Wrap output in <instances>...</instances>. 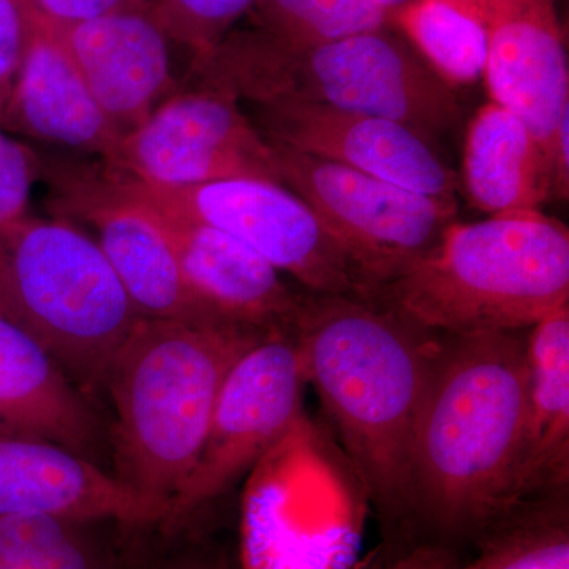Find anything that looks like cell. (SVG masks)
Wrapping results in <instances>:
<instances>
[{"label":"cell","mask_w":569,"mask_h":569,"mask_svg":"<svg viewBox=\"0 0 569 569\" xmlns=\"http://www.w3.org/2000/svg\"><path fill=\"white\" fill-rule=\"evenodd\" d=\"M307 385L383 515L415 511L413 445L440 335L383 299L307 293L293 325Z\"/></svg>","instance_id":"6da1fadb"},{"label":"cell","mask_w":569,"mask_h":569,"mask_svg":"<svg viewBox=\"0 0 569 569\" xmlns=\"http://www.w3.org/2000/svg\"><path fill=\"white\" fill-rule=\"evenodd\" d=\"M527 395L526 331L440 335L415 432V511L459 537L516 511Z\"/></svg>","instance_id":"7a4b0ae2"},{"label":"cell","mask_w":569,"mask_h":569,"mask_svg":"<svg viewBox=\"0 0 569 569\" xmlns=\"http://www.w3.org/2000/svg\"><path fill=\"white\" fill-rule=\"evenodd\" d=\"M271 331L141 318L112 359L103 388L116 413L114 473L171 518L228 373Z\"/></svg>","instance_id":"3957f363"},{"label":"cell","mask_w":569,"mask_h":569,"mask_svg":"<svg viewBox=\"0 0 569 569\" xmlns=\"http://www.w3.org/2000/svg\"><path fill=\"white\" fill-rule=\"evenodd\" d=\"M198 81L253 107L321 104L407 123L427 140L460 116L458 91L395 28L295 47L258 28L233 29L192 62Z\"/></svg>","instance_id":"277c9868"},{"label":"cell","mask_w":569,"mask_h":569,"mask_svg":"<svg viewBox=\"0 0 569 569\" xmlns=\"http://www.w3.org/2000/svg\"><path fill=\"white\" fill-rule=\"evenodd\" d=\"M380 299L438 335L526 331L569 306L568 228L541 211L452 222Z\"/></svg>","instance_id":"5b68a950"},{"label":"cell","mask_w":569,"mask_h":569,"mask_svg":"<svg viewBox=\"0 0 569 569\" xmlns=\"http://www.w3.org/2000/svg\"><path fill=\"white\" fill-rule=\"evenodd\" d=\"M0 316L88 389L103 387L141 320L96 239L63 217L31 213L0 230Z\"/></svg>","instance_id":"8992f818"},{"label":"cell","mask_w":569,"mask_h":569,"mask_svg":"<svg viewBox=\"0 0 569 569\" xmlns=\"http://www.w3.org/2000/svg\"><path fill=\"white\" fill-rule=\"evenodd\" d=\"M108 170L142 203L233 236L277 271L298 280L309 293L378 299L376 287L346 247L312 208L282 183L236 178L198 186L156 187Z\"/></svg>","instance_id":"52a82bcc"},{"label":"cell","mask_w":569,"mask_h":569,"mask_svg":"<svg viewBox=\"0 0 569 569\" xmlns=\"http://www.w3.org/2000/svg\"><path fill=\"white\" fill-rule=\"evenodd\" d=\"M279 181L320 217L381 291L440 241L455 200H438L269 141Z\"/></svg>","instance_id":"ba28073f"},{"label":"cell","mask_w":569,"mask_h":569,"mask_svg":"<svg viewBox=\"0 0 569 569\" xmlns=\"http://www.w3.org/2000/svg\"><path fill=\"white\" fill-rule=\"evenodd\" d=\"M41 162L52 212L93 228L97 244L141 318L228 325L193 293L159 213L127 192L107 164L50 153H41Z\"/></svg>","instance_id":"9c48e42d"},{"label":"cell","mask_w":569,"mask_h":569,"mask_svg":"<svg viewBox=\"0 0 569 569\" xmlns=\"http://www.w3.org/2000/svg\"><path fill=\"white\" fill-rule=\"evenodd\" d=\"M134 182L187 187L222 179L279 182L272 148L230 93L198 81L176 91L119 140L104 163Z\"/></svg>","instance_id":"30bf717a"},{"label":"cell","mask_w":569,"mask_h":569,"mask_svg":"<svg viewBox=\"0 0 569 569\" xmlns=\"http://www.w3.org/2000/svg\"><path fill=\"white\" fill-rule=\"evenodd\" d=\"M307 381L291 329H276L224 380L192 473L173 501V520L222 496L301 415Z\"/></svg>","instance_id":"8fae6325"},{"label":"cell","mask_w":569,"mask_h":569,"mask_svg":"<svg viewBox=\"0 0 569 569\" xmlns=\"http://www.w3.org/2000/svg\"><path fill=\"white\" fill-rule=\"evenodd\" d=\"M253 108L254 126L268 141L427 197L456 201L458 174L438 156L433 142L407 123L312 103Z\"/></svg>","instance_id":"7c38bea8"},{"label":"cell","mask_w":569,"mask_h":569,"mask_svg":"<svg viewBox=\"0 0 569 569\" xmlns=\"http://www.w3.org/2000/svg\"><path fill=\"white\" fill-rule=\"evenodd\" d=\"M31 515L123 527L173 522L167 503L138 492L96 460L44 438L0 433V518Z\"/></svg>","instance_id":"4fadbf2b"},{"label":"cell","mask_w":569,"mask_h":569,"mask_svg":"<svg viewBox=\"0 0 569 569\" xmlns=\"http://www.w3.org/2000/svg\"><path fill=\"white\" fill-rule=\"evenodd\" d=\"M50 26L121 137L179 91L171 69V40L149 7H127L78 24Z\"/></svg>","instance_id":"5bb4252c"},{"label":"cell","mask_w":569,"mask_h":569,"mask_svg":"<svg viewBox=\"0 0 569 569\" xmlns=\"http://www.w3.org/2000/svg\"><path fill=\"white\" fill-rule=\"evenodd\" d=\"M481 78L490 102L522 119L545 149L569 110L567 39L557 0H500Z\"/></svg>","instance_id":"9a60e30c"},{"label":"cell","mask_w":569,"mask_h":569,"mask_svg":"<svg viewBox=\"0 0 569 569\" xmlns=\"http://www.w3.org/2000/svg\"><path fill=\"white\" fill-rule=\"evenodd\" d=\"M31 33L0 129L22 141L43 142L77 159L110 163L121 134L40 14L29 11Z\"/></svg>","instance_id":"2e32d148"},{"label":"cell","mask_w":569,"mask_h":569,"mask_svg":"<svg viewBox=\"0 0 569 569\" xmlns=\"http://www.w3.org/2000/svg\"><path fill=\"white\" fill-rule=\"evenodd\" d=\"M153 211L170 234L187 282L213 316L228 325L291 329L302 295L283 282L274 266L222 230Z\"/></svg>","instance_id":"e0dca14e"},{"label":"cell","mask_w":569,"mask_h":569,"mask_svg":"<svg viewBox=\"0 0 569 569\" xmlns=\"http://www.w3.org/2000/svg\"><path fill=\"white\" fill-rule=\"evenodd\" d=\"M0 433L44 438L96 460L100 427L80 388L0 316Z\"/></svg>","instance_id":"ac0fdd59"},{"label":"cell","mask_w":569,"mask_h":569,"mask_svg":"<svg viewBox=\"0 0 569 569\" xmlns=\"http://www.w3.org/2000/svg\"><path fill=\"white\" fill-rule=\"evenodd\" d=\"M529 395L515 481L519 508L535 493L561 489L569 473V306L527 335Z\"/></svg>","instance_id":"d6986e66"},{"label":"cell","mask_w":569,"mask_h":569,"mask_svg":"<svg viewBox=\"0 0 569 569\" xmlns=\"http://www.w3.org/2000/svg\"><path fill=\"white\" fill-rule=\"evenodd\" d=\"M462 182L471 204L489 216L541 211L550 200L541 142L522 119L493 102L468 127Z\"/></svg>","instance_id":"ffe728a7"},{"label":"cell","mask_w":569,"mask_h":569,"mask_svg":"<svg viewBox=\"0 0 569 569\" xmlns=\"http://www.w3.org/2000/svg\"><path fill=\"white\" fill-rule=\"evenodd\" d=\"M500 0H410L391 17L395 28L451 86L481 80L490 26Z\"/></svg>","instance_id":"44dd1931"},{"label":"cell","mask_w":569,"mask_h":569,"mask_svg":"<svg viewBox=\"0 0 569 569\" xmlns=\"http://www.w3.org/2000/svg\"><path fill=\"white\" fill-rule=\"evenodd\" d=\"M116 526L62 516L0 518V569H114L108 531Z\"/></svg>","instance_id":"7402d4cb"},{"label":"cell","mask_w":569,"mask_h":569,"mask_svg":"<svg viewBox=\"0 0 569 569\" xmlns=\"http://www.w3.org/2000/svg\"><path fill=\"white\" fill-rule=\"evenodd\" d=\"M253 28L295 47L331 43L391 26L376 0H257Z\"/></svg>","instance_id":"603a6c76"},{"label":"cell","mask_w":569,"mask_h":569,"mask_svg":"<svg viewBox=\"0 0 569 569\" xmlns=\"http://www.w3.org/2000/svg\"><path fill=\"white\" fill-rule=\"evenodd\" d=\"M458 569H569L567 520L545 515L508 526L477 560Z\"/></svg>","instance_id":"cb8c5ba5"},{"label":"cell","mask_w":569,"mask_h":569,"mask_svg":"<svg viewBox=\"0 0 569 569\" xmlns=\"http://www.w3.org/2000/svg\"><path fill=\"white\" fill-rule=\"evenodd\" d=\"M257 0H149L168 39L186 48L192 62L204 58L252 11Z\"/></svg>","instance_id":"d4e9b609"},{"label":"cell","mask_w":569,"mask_h":569,"mask_svg":"<svg viewBox=\"0 0 569 569\" xmlns=\"http://www.w3.org/2000/svg\"><path fill=\"white\" fill-rule=\"evenodd\" d=\"M41 170V153L0 129V230L28 216Z\"/></svg>","instance_id":"484cf974"},{"label":"cell","mask_w":569,"mask_h":569,"mask_svg":"<svg viewBox=\"0 0 569 569\" xmlns=\"http://www.w3.org/2000/svg\"><path fill=\"white\" fill-rule=\"evenodd\" d=\"M29 10L26 0H0V121L28 50Z\"/></svg>","instance_id":"4316f807"},{"label":"cell","mask_w":569,"mask_h":569,"mask_svg":"<svg viewBox=\"0 0 569 569\" xmlns=\"http://www.w3.org/2000/svg\"><path fill=\"white\" fill-rule=\"evenodd\" d=\"M26 2L52 26L78 24V22L93 20L127 7L144 6L140 0H26Z\"/></svg>","instance_id":"83f0119b"},{"label":"cell","mask_w":569,"mask_h":569,"mask_svg":"<svg viewBox=\"0 0 569 569\" xmlns=\"http://www.w3.org/2000/svg\"><path fill=\"white\" fill-rule=\"evenodd\" d=\"M548 164L550 200L569 197V110L561 116L545 148Z\"/></svg>","instance_id":"f1b7e54d"},{"label":"cell","mask_w":569,"mask_h":569,"mask_svg":"<svg viewBox=\"0 0 569 569\" xmlns=\"http://www.w3.org/2000/svg\"><path fill=\"white\" fill-rule=\"evenodd\" d=\"M385 569H458V561L448 549L422 546Z\"/></svg>","instance_id":"f546056e"},{"label":"cell","mask_w":569,"mask_h":569,"mask_svg":"<svg viewBox=\"0 0 569 569\" xmlns=\"http://www.w3.org/2000/svg\"><path fill=\"white\" fill-rule=\"evenodd\" d=\"M162 569H234L230 565L224 563L222 560H209V559H187L182 561H176L173 565H168Z\"/></svg>","instance_id":"4dcf8cb0"},{"label":"cell","mask_w":569,"mask_h":569,"mask_svg":"<svg viewBox=\"0 0 569 569\" xmlns=\"http://www.w3.org/2000/svg\"><path fill=\"white\" fill-rule=\"evenodd\" d=\"M378 6L383 7L388 11L389 17L396 13L397 10L402 9L410 0H376Z\"/></svg>","instance_id":"1f68e13d"},{"label":"cell","mask_w":569,"mask_h":569,"mask_svg":"<svg viewBox=\"0 0 569 569\" xmlns=\"http://www.w3.org/2000/svg\"><path fill=\"white\" fill-rule=\"evenodd\" d=\"M141 3H144V6H148L149 0H140Z\"/></svg>","instance_id":"d6a6232c"}]
</instances>
